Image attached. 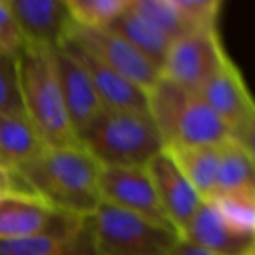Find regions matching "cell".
Instances as JSON below:
<instances>
[{"mask_svg": "<svg viewBox=\"0 0 255 255\" xmlns=\"http://www.w3.org/2000/svg\"><path fill=\"white\" fill-rule=\"evenodd\" d=\"M14 171L37 198L60 212L88 219L102 203V166L82 145L46 147Z\"/></svg>", "mask_w": 255, "mask_h": 255, "instance_id": "obj_1", "label": "cell"}, {"mask_svg": "<svg viewBox=\"0 0 255 255\" xmlns=\"http://www.w3.org/2000/svg\"><path fill=\"white\" fill-rule=\"evenodd\" d=\"M26 119L46 147L81 145L61 93L54 49L26 44L18 56Z\"/></svg>", "mask_w": 255, "mask_h": 255, "instance_id": "obj_2", "label": "cell"}, {"mask_svg": "<svg viewBox=\"0 0 255 255\" xmlns=\"http://www.w3.org/2000/svg\"><path fill=\"white\" fill-rule=\"evenodd\" d=\"M149 114L163 138L164 149L222 145L231 138L227 124L196 91L159 81L147 93Z\"/></svg>", "mask_w": 255, "mask_h": 255, "instance_id": "obj_3", "label": "cell"}, {"mask_svg": "<svg viewBox=\"0 0 255 255\" xmlns=\"http://www.w3.org/2000/svg\"><path fill=\"white\" fill-rule=\"evenodd\" d=\"M81 145L102 168H145L164 150L149 112L103 109L81 136Z\"/></svg>", "mask_w": 255, "mask_h": 255, "instance_id": "obj_4", "label": "cell"}, {"mask_svg": "<svg viewBox=\"0 0 255 255\" xmlns=\"http://www.w3.org/2000/svg\"><path fill=\"white\" fill-rule=\"evenodd\" d=\"M96 255H166L177 243L173 231L126 210L100 203L88 217Z\"/></svg>", "mask_w": 255, "mask_h": 255, "instance_id": "obj_5", "label": "cell"}, {"mask_svg": "<svg viewBox=\"0 0 255 255\" xmlns=\"http://www.w3.org/2000/svg\"><path fill=\"white\" fill-rule=\"evenodd\" d=\"M227 54L219 28L191 32L171 42L161 67V77L198 93Z\"/></svg>", "mask_w": 255, "mask_h": 255, "instance_id": "obj_6", "label": "cell"}, {"mask_svg": "<svg viewBox=\"0 0 255 255\" xmlns=\"http://www.w3.org/2000/svg\"><path fill=\"white\" fill-rule=\"evenodd\" d=\"M67 40L75 42L103 65L131 81L145 93L159 81L161 70L112 30H86L72 25Z\"/></svg>", "mask_w": 255, "mask_h": 255, "instance_id": "obj_7", "label": "cell"}, {"mask_svg": "<svg viewBox=\"0 0 255 255\" xmlns=\"http://www.w3.org/2000/svg\"><path fill=\"white\" fill-rule=\"evenodd\" d=\"M100 194L102 203L135 213L156 226L177 233L161 206L145 168H102Z\"/></svg>", "mask_w": 255, "mask_h": 255, "instance_id": "obj_8", "label": "cell"}, {"mask_svg": "<svg viewBox=\"0 0 255 255\" xmlns=\"http://www.w3.org/2000/svg\"><path fill=\"white\" fill-rule=\"evenodd\" d=\"M84 220L60 212L35 196H9L0 199V241L67 233Z\"/></svg>", "mask_w": 255, "mask_h": 255, "instance_id": "obj_9", "label": "cell"}, {"mask_svg": "<svg viewBox=\"0 0 255 255\" xmlns=\"http://www.w3.org/2000/svg\"><path fill=\"white\" fill-rule=\"evenodd\" d=\"M164 213L173 224L178 236L185 231L201 206L203 198L185 178L166 150L154 156L145 166Z\"/></svg>", "mask_w": 255, "mask_h": 255, "instance_id": "obj_10", "label": "cell"}, {"mask_svg": "<svg viewBox=\"0 0 255 255\" xmlns=\"http://www.w3.org/2000/svg\"><path fill=\"white\" fill-rule=\"evenodd\" d=\"M198 95L227 124L231 131L255 110V96L247 86L243 72L229 54L212 77L198 89Z\"/></svg>", "mask_w": 255, "mask_h": 255, "instance_id": "obj_11", "label": "cell"}, {"mask_svg": "<svg viewBox=\"0 0 255 255\" xmlns=\"http://www.w3.org/2000/svg\"><path fill=\"white\" fill-rule=\"evenodd\" d=\"M54 65H56L68 117H70L72 126L79 136V142H81V136L98 119L105 107L96 95L95 86L82 68V65L63 46L54 49Z\"/></svg>", "mask_w": 255, "mask_h": 255, "instance_id": "obj_12", "label": "cell"}, {"mask_svg": "<svg viewBox=\"0 0 255 255\" xmlns=\"http://www.w3.org/2000/svg\"><path fill=\"white\" fill-rule=\"evenodd\" d=\"M9 4L28 46H63L72 28L65 0H9Z\"/></svg>", "mask_w": 255, "mask_h": 255, "instance_id": "obj_13", "label": "cell"}, {"mask_svg": "<svg viewBox=\"0 0 255 255\" xmlns=\"http://www.w3.org/2000/svg\"><path fill=\"white\" fill-rule=\"evenodd\" d=\"M61 47V46H60ZM63 47L68 49L77 61L82 65L86 74L89 75L96 95L102 100L103 107L110 110H136V112H149L147 93L131 81H128L116 70L103 65L95 56L79 47L72 40H65Z\"/></svg>", "mask_w": 255, "mask_h": 255, "instance_id": "obj_14", "label": "cell"}, {"mask_svg": "<svg viewBox=\"0 0 255 255\" xmlns=\"http://www.w3.org/2000/svg\"><path fill=\"white\" fill-rule=\"evenodd\" d=\"M180 238L212 255H250L255 245V238L245 236L227 226L226 220L206 199H203L201 206Z\"/></svg>", "mask_w": 255, "mask_h": 255, "instance_id": "obj_15", "label": "cell"}, {"mask_svg": "<svg viewBox=\"0 0 255 255\" xmlns=\"http://www.w3.org/2000/svg\"><path fill=\"white\" fill-rule=\"evenodd\" d=\"M0 255H96L88 219L67 233L0 241Z\"/></svg>", "mask_w": 255, "mask_h": 255, "instance_id": "obj_16", "label": "cell"}, {"mask_svg": "<svg viewBox=\"0 0 255 255\" xmlns=\"http://www.w3.org/2000/svg\"><path fill=\"white\" fill-rule=\"evenodd\" d=\"M46 149L26 117L0 116V161L18 170Z\"/></svg>", "mask_w": 255, "mask_h": 255, "instance_id": "obj_17", "label": "cell"}, {"mask_svg": "<svg viewBox=\"0 0 255 255\" xmlns=\"http://www.w3.org/2000/svg\"><path fill=\"white\" fill-rule=\"evenodd\" d=\"M185 175L192 187L203 199H208L215 192L217 173H219L220 145L206 147H178L164 149Z\"/></svg>", "mask_w": 255, "mask_h": 255, "instance_id": "obj_18", "label": "cell"}, {"mask_svg": "<svg viewBox=\"0 0 255 255\" xmlns=\"http://www.w3.org/2000/svg\"><path fill=\"white\" fill-rule=\"evenodd\" d=\"M109 30H112L114 33L123 37L126 42L131 44L136 51H140L147 60L152 61L161 70L168 49L171 46V40L164 33H161L152 25L143 21L140 16L129 11V7L117 18V21Z\"/></svg>", "mask_w": 255, "mask_h": 255, "instance_id": "obj_19", "label": "cell"}, {"mask_svg": "<svg viewBox=\"0 0 255 255\" xmlns=\"http://www.w3.org/2000/svg\"><path fill=\"white\" fill-rule=\"evenodd\" d=\"M234 231L255 238V185L217 192L206 199Z\"/></svg>", "mask_w": 255, "mask_h": 255, "instance_id": "obj_20", "label": "cell"}, {"mask_svg": "<svg viewBox=\"0 0 255 255\" xmlns=\"http://www.w3.org/2000/svg\"><path fill=\"white\" fill-rule=\"evenodd\" d=\"M255 185V166L243 149L234 140H227L220 145L219 173L215 192L234 191L240 187ZM212 194V196H213Z\"/></svg>", "mask_w": 255, "mask_h": 255, "instance_id": "obj_21", "label": "cell"}, {"mask_svg": "<svg viewBox=\"0 0 255 255\" xmlns=\"http://www.w3.org/2000/svg\"><path fill=\"white\" fill-rule=\"evenodd\" d=\"M72 25L86 30H109L128 9V0H65Z\"/></svg>", "mask_w": 255, "mask_h": 255, "instance_id": "obj_22", "label": "cell"}, {"mask_svg": "<svg viewBox=\"0 0 255 255\" xmlns=\"http://www.w3.org/2000/svg\"><path fill=\"white\" fill-rule=\"evenodd\" d=\"M128 7L143 21L164 33L171 42L189 33L173 0H131L128 2Z\"/></svg>", "mask_w": 255, "mask_h": 255, "instance_id": "obj_23", "label": "cell"}, {"mask_svg": "<svg viewBox=\"0 0 255 255\" xmlns=\"http://www.w3.org/2000/svg\"><path fill=\"white\" fill-rule=\"evenodd\" d=\"M0 116L26 117L18 58L7 54H0Z\"/></svg>", "mask_w": 255, "mask_h": 255, "instance_id": "obj_24", "label": "cell"}, {"mask_svg": "<svg viewBox=\"0 0 255 255\" xmlns=\"http://www.w3.org/2000/svg\"><path fill=\"white\" fill-rule=\"evenodd\" d=\"M189 33L219 28L222 0H173Z\"/></svg>", "mask_w": 255, "mask_h": 255, "instance_id": "obj_25", "label": "cell"}, {"mask_svg": "<svg viewBox=\"0 0 255 255\" xmlns=\"http://www.w3.org/2000/svg\"><path fill=\"white\" fill-rule=\"evenodd\" d=\"M25 46V37L12 14L9 0H0V54L18 58Z\"/></svg>", "mask_w": 255, "mask_h": 255, "instance_id": "obj_26", "label": "cell"}, {"mask_svg": "<svg viewBox=\"0 0 255 255\" xmlns=\"http://www.w3.org/2000/svg\"><path fill=\"white\" fill-rule=\"evenodd\" d=\"M9 196H35L21 177L12 168L0 161V199ZM37 198V196H35Z\"/></svg>", "mask_w": 255, "mask_h": 255, "instance_id": "obj_27", "label": "cell"}, {"mask_svg": "<svg viewBox=\"0 0 255 255\" xmlns=\"http://www.w3.org/2000/svg\"><path fill=\"white\" fill-rule=\"evenodd\" d=\"M231 140H234L247 152L255 166V110L231 131Z\"/></svg>", "mask_w": 255, "mask_h": 255, "instance_id": "obj_28", "label": "cell"}, {"mask_svg": "<svg viewBox=\"0 0 255 255\" xmlns=\"http://www.w3.org/2000/svg\"><path fill=\"white\" fill-rule=\"evenodd\" d=\"M166 255H212V254H208V252H205L203 248H199V247H196V245L178 238L177 243L170 248V252H168Z\"/></svg>", "mask_w": 255, "mask_h": 255, "instance_id": "obj_29", "label": "cell"}, {"mask_svg": "<svg viewBox=\"0 0 255 255\" xmlns=\"http://www.w3.org/2000/svg\"><path fill=\"white\" fill-rule=\"evenodd\" d=\"M250 255H255V245H254V248H252V252H250Z\"/></svg>", "mask_w": 255, "mask_h": 255, "instance_id": "obj_30", "label": "cell"}]
</instances>
